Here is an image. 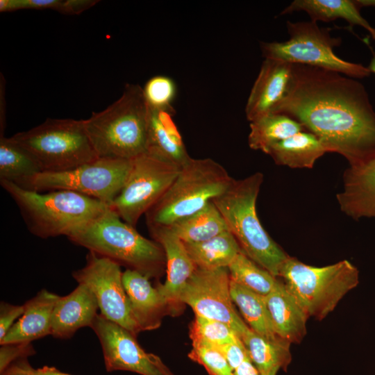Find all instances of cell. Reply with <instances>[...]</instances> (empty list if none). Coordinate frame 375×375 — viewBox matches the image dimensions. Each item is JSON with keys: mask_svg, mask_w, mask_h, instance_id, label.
Wrapping results in <instances>:
<instances>
[{"mask_svg": "<svg viewBox=\"0 0 375 375\" xmlns=\"http://www.w3.org/2000/svg\"><path fill=\"white\" fill-rule=\"evenodd\" d=\"M169 110L149 108L147 153L171 162L179 167L185 164L189 156Z\"/></svg>", "mask_w": 375, "mask_h": 375, "instance_id": "22", "label": "cell"}, {"mask_svg": "<svg viewBox=\"0 0 375 375\" xmlns=\"http://www.w3.org/2000/svg\"><path fill=\"white\" fill-rule=\"evenodd\" d=\"M184 244L196 267L204 269L228 268L242 251L229 231L201 242Z\"/></svg>", "mask_w": 375, "mask_h": 375, "instance_id": "27", "label": "cell"}, {"mask_svg": "<svg viewBox=\"0 0 375 375\" xmlns=\"http://www.w3.org/2000/svg\"><path fill=\"white\" fill-rule=\"evenodd\" d=\"M1 375H30L25 373H22L19 372L12 371L9 369H6Z\"/></svg>", "mask_w": 375, "mask_h": 375, "instance_id": "43", "label": "cell"}, {"mask_svg": "<svg viewBox=\"0 0 375 375\" xmlns=\"http://www.w3.org/2000/svg\"><path fill=\"white\" fill-rule=\"evenodd\" d=\"M169 227L185 244L201 242L228 231L224 217L212 201Z\"/></svg>", "mask_w": 375, "mask_h": 375, "instance_id": "26", "label": "cell"}, {"mask_svg": "<svg viewBox=\"0 0 375 375\" xmlns=\"http://www.w3.org/2000/svg\"><path fill=\"white\" fill-rule=\"evenodd\" d=\"M292 80V64L265 59L247 99V119L251 122L273 113L288 93Z\"/></svg>", "mask_w": 375, "mask_h": 375, "instance_id": "15", "label": "cell"}, {"mask_svg": "<svg viewBox=\"0 0 375 375\" xmlns=\"http://www.w3.org/2000/svg\"><path fill=\"white\" fill-rule=\"evenodd\" d=\"M275 333L291 343H299L306 334L308 315L283 281L265 297Z\"/></svg>", "mask_w": 375, "mask_h": 375, "instance_id": "21", "label": "cell"}, {"mask_svg": "<svg viewBox=\"0 0 375 375\" xmlns=\"http://www.w3.org/2000/svg\"><path fill=\"white\" fill-rule=\"evenodd\" d=\"M305 11L311 21L331 22L343 19L351 26H359L366 29L375 40V28L361 15L360 8L354 1L350 0H294L281 15L295 11Z\"/></svg>", "mask_w": 375, "mask_h": 375, "instance_id": "23", "label": "cell"}, {"mask_svg": "<svg viewBox=\"0 0 375 375\" xmlns=\"http://www.w3.org/2000/svg\"><path fill=\"white\" fill-rule=\"evenodd\" d=\"M148 228L153 240L162 247L166 259L167 278L157 288L169 306H175L181 303L180 294L197 267L184 243L169 226Z\"/></svg>", "mask_w": 375, "mask_h": 375, "instance_id": "16", "label": "cell"}, {"mask_svg": "<svg viewBox=\"0 0 375 375\" xmlns=\"http://www.w3.org/2000/svg\"><path fill=\"white\" fill-rule=\"evenodd\" d=\"M279 277L308 317L323 319L344 296L359 283V271L347 260L324 267L285 260Z\"/></svg>", "mask_w": 375, "mask_h": 375, "instance_id": "7", "label": "cell"}, {"mask_svg": "<svg viewBox=\"0 0 375 375\" xmlns=\"http://www.w3.org/2000/svg\"><path fill=\"white\" fill-rule=\"evenodd\" d=\"M230 281L228 268L197 267L183 288L179 301L190 306L195 315L228 324L240 338L249 327L235 308Z\"/></svg>", "mask_w": 375, "mask_h": 375, "instance_id": "13", "label": "cell"}, {"mask_svg": "<svg viewBox=\"0 0 375 375\" xmlns=\"http://www.w3.org/2000/svg\"><path fill=\"white\" fill-rule=\"evenodd\" d=\"M190 337L192 342H202L217 347L240 339L228 324L198 315H195L190 327Z\"/></svg>", "mask_w": 375, "mask_h": 375, "instance_id": "32", "label": "cell"}, {"mask_svg": "<svg viewBox=\"0 0 375 375\" xmlns=\"http://www.w3.org/2000/svg\"><path fill=\"white\" fill-rule=\"evenodd\" d=\"M149 119L143 88L128 83L117 101L84 121L98 157L133 160L147 151Z\"/></svg>", "mask_w": 375, "mask_h": 375, "instance_id": "2", "label": "cell"}, {"mask_svg": "<svg viewBox=\"0 0 375 375\" xmlns=\"http://www.w3.org/2000/svg\"><path fill=\"white\" fill-rule=\"evenodd\" d=\"M354 2L360 9L366 6L375 7V0H356Z\"/></svg>", "mask_w": 375, "mask_h": 375, "instance_id": "42", "label": "cell"}, {"mask_svg": "<svg viewBox=\"0 0 375 375\" xmlns=\"http://www.w3.org/2000/svg\"><path fill=\"white\" fill-rule=\"evenodd\" d=\"M143 92L149 108L174 112L172 103L176 96V86L171 78L163 75L151 78L143 88Z\"/></svg>", "mask_w": 375, "mask_h": 375, "instance_id": "33", "label": "cell"}, {"mask_svg": "<svg viewBox=\"0 0 375 375\" xmlns=\"http://www.w3.org/2000/svg\"><path fill=\"white\" fill-rule=\"evenodd\" d=\"M35 353L31 342H28L1 344L0 348V373L3 372L15 361L22 358H27Z\"/></svg>", "mask_w": 375, "mask_h": 375, "instance_id": "35", "label": "cell"}, {"mask_svg": "<svg viewBox=\"0 0 375 375\" xmlns=\"http://www.w3.org/2000/svg\"><path fill=\"white\" fill-rule=\"evenodd\" d=\"M256 172L235 180L228 189L212 200L242 251L276 278L289 258L262 227L256 212V201L263 181Z\"/></svg>", "mask_w": 375, "mask_h": 375, "instance_id": "4", "label": "cell"}, {"mask_svg": "<svg viewBox=\"0 0 375 375\" xmlns=\"http://www.w3.org/2000/svg\"><path fill=\"white\" fill-rule=\"evenodd\" d=\"M24 312V305H12L5 301L0 303V341L15 324L14 322Z\"/></svg>", "mask_w": 375, "mask_h": 375, "instance_id": "37", "label": "cell"}, {"mask_svg": "<svg viewBox=\"0 0 375 375\" xmlns=\"http://www.w3.org/2000/svg\"><path fill=\"white\" fill-rule=\"evenodd\" d=\"M233 178L211 158H190L163 196L145 214L147 226H170L223 194Z\"/></svg>", "mask_w": 375, "mask_h": 375, "instance_id": "6", "label": "cell"}, {"mask_svg": "<svg viewBox=\"0 0 375 375\" xmlns=\"http://www.w3.org/2000/svg\"><path fill=\"white\" fill-rule=\"evenodd\" d=\"M131 165L132 160L99 157L70 170L41 172L19 187L38 192L69 190L110 206L124 187Z\"/></svg>", "mask_w": 375, "mask_h": 375, "instance_id": "10", "label": "cell"}, {"mask_svg": "<svg viewBox=\"0 0 375 375\" xmlns=\"http://www.w3.org/2000/svg\"><path fill=\"white\" fill-rule=\"evenodd\" d=\"M230 291L233 303L252 331L268 338H280L273 328L265 297L231 280Z\"/></svg>", "mask_w": 375, "mask_h": 375, "instance_id": "30", "label": "cell"}, {"mask_svg": "<svg viewBox=\"0 0 375 375\" xmlns=\"http://www.w3.org/2000/svg\"><path fill=\"white\" fill-rule=\"evenodd\" d=\"M11 138L33 156L42 172L70 170L99 158L84 119L48 118Z\"/></svg>", "mask_w": 375, "mask_h": 375, "instance_id": "8", "label": "cell"}, {"mask_svg": "<svg viewBox=\"0 0 375 375\" xmlns=\"http://www.w3.org/2000/svg\"><path fill=\"white\" fill-rule=\"evenodd\" d=\"M249 357L260 374L278 368L286 371L291 362L290 343L264 337L250 328L240 337Z\"/></svg>", "mask_w": 375, "mask_h": 375, "instance_id": "25", "label": "cell"}, {"mask_svg": "<svg viewBox=\"0 0 375 375\" xmlns=\"http://www.w3.org/2000/svg\"><path fill=\"white\" fill-rule=\"evenodd\" d=\"M99 309L93 292L85 285L78 284L69 294L60 297L51 318V335L67 340L83 327H90Z\"/></svg>", "mask_w": 375, "mask_h": 375, "instance_id": "17", "label": "cell"}, {"mask_svg": "<svg viewBox=\"0 0 375 375\" xmlns=\"http://www.w3.org/2000/svg\"><path fill=\"white\" fill-rule=\"evenodd\" d=\"M60 296L42 289L24 304V312L0 341V344L28 342L51 335V318Z\"/></svg>", "mask_w": 375, "mask_h": 375, "instance_id": "20", "label": "cell"}, {"mask_svg": "<svg viewBox=\"0 0 375 375\" xmlns=\"http://www.w3.org/2000/svg\"><path fill=\"white\" fill-rule=\"evenodd\" d=\"M287 29L288 40L260 42L265 59L317 67L351 78H361L370 75L368 67L347 62L335 54L333 49L340 44L341 39L332 37L328 28H319L313 21H288Z\"/></svg>", "mask_w": 375, "mask_h": 375, "instance_id": "9", "label": "cell"}, {"mask_svg": "<svg viewBox=\"0 0 375 375\" xmlns=\"http://www.w3.org/2000/svg\"><path fill=\"white\" fill-rule=\"evenodd\" d=\"M326 150L312 133L303 131L272 146L267 153L278 165L312 168Z\"/></svg>", "mask_w": 375, "mask_h": 375, "instance_id": "24", "label": "cell"}, {"mask_svg": "<svg viewBox=\"0 0 375 375\" xmlns=\"http://www.w3.org/2000/svg\"><path fill=\"white\" fill-rule=\"evenodd\" d=\"M228 269L231 281L265 297L274 290L280 281L242 251Z\"/></svg>", "mask_w": 375, "mask_h": 375, "instance_id": "31", "label": "cell"}, {"mask_svg": "<svg viewBox=\"0 0 375 375\" xmlns=\"http://www.w3.org/2000/svg\"><path fill=\"white\" fill-rule=\"evenodd\" d=\"M67 238L89 251L109 258L147 277L160 276L166 266L162 247L141 235L112 210L85 223Z\"/></svg>", "mask_w": 375, "mask_h": 375, "instance_id": "3", "label": "cell"}, {"mask_svg": "<svg viewBox=\"0 0 375 375\" xmlns=\"http://www.w3.org/2000/svg\"><path fill=\"white\" fill-rule=\"evenodd\" d=\"M122 283L141 331L159 327L161 318L169 306L158 288L152 286L148 277L129 269L123 272Z\"/></svg>", "mask_w": 375, "mask_h": 375, "instance_id": "19", "label": "cell"}, {"mask_svg": "<svg viewBox=\"0 0 375 375\" xmlns=\"http://www.w3.org/2000/svg\"><path fill=\"white\" fill-rule=\"evenodd\" d=\"M17 204L28 231L41 238L68 236L110 206L69 190L38 192L0 181Z\"/></svg>", "mask_w": 375, "mask_h": 375, "instance_id": "5", "label": "cell"}, {"mask_svg": "<svg viewBox=\"0 0 375 375\" xmlns=\"http://www.w3.org/2000/svg\"><path fill=\"white\" fill-rule=\"evenodd\" d=\"M278 370H279V369L275 368V369H273L270 370L269 372H265V373H262V374H260V375H276Z\"/></svg>", "mask_w": 375, "mask_h": 375, "instance_id": "45", "label": "cell"}, {"mask_svg": "<svg viewBox=\"0 0 375 375\" xmlns=\"http://www.w3.org/2000/svg\"><path fill=\"white\" fill-rule=\"evenodd\" d=\"M217 348L224 356L233 371L249 357L247 351L241 339Z\"/></svg>", "mask_w": 375, "mask_h": 375, "instance_id": "38", "label": "cell"}, {"mask_svg": "<svg viewBox=\"0 0 375 375\" xmlns=\"http://www.w3.org/2000/svg\"><path fill=\"white\" fill-rule=\"evenodd\" d=\"M90 328L100 342L108 372L124 370L140 375H172L158 356L147 353L140 346L136 336L101 313Z\"/></svg>", "mask_w": 375, "mask_h": 375, "instance_id": "14", "label": "cell"}, {"mask_svg": "<svg viewBox=\"0 0 375 375\" xmlns=\"http://www.w3.org/2000/svg\"><path fill=\"white\" fill-rule=\"evenodd\" d=\"M233 375H260L258 369L247 357L236 369L233 371Z\"/></svg>", "mask_w": 375, "mask_h": 375, "instance_id": "41", "label": "cell"}, {"mask_svg": "<svg viewBox=\"0 0 375 375\" xmlns=\"http://www.w3.org/2000/svg\"><path fill=\"white\" fill-rule=\"evenodd\" d=\"M303 131V126L281 113H271L250 122L248 144L251 149L267 153L274 144Z\"/></svg>", "mask_w": 375, "mask_h": 375, "instance_id": "28", "label": "cell"}, {"mask_svg": "<svg viewBox=\"0 0 375 375\" xmlns=\"http://www.w3.org/2000/svg\"><path fill=\"white\" fill-rule=\"evenodd\" d=\"M122 274L119 264L89 251L85 265L74 271L72 277L93 292L104 317L137 336L142 331L132 312Z\"/></svg>", "mask_w": 375, "mask_h": 375, "instance_id": "12", "label": "cell"}, {"mask_svg": "<svg viewBox=\"0 0 375 375\" xmlns=\"http://www.w3.org/2000/svg\"><path fill=\"white\" fill-rule=\"evenodd\" d=\"M273 113L300 123L349 166L375 158V111L363 85L342 74L292 64L288 93Z\"/></svg>", "mask_w": 375, "mask_h": 375, "instance_id": "1", "label": "cell"}, {"mask_svg": "<svg viewBox=\"0 0 375 375\" xmlns=\"http://www.w3.org/2000/svg\"><path fill=\"white\" fill-rule=\"evenodd\" d=\"M99 1L96 0H63L60 13L65 15H78L92 8Z\"/></svg>", "mask_w": 375, "mask_h": 375, "instance_id": "40", "label": "cell"}, {"mask_svg": "<svg viewBox=\"0 0 375 375\" xmlns=\"http://www.w3.org/2000/svg\"><path fill=\"white\" fill-rule=\"evenodd\" d=\"M368 69H369L371 73L375 74V56L371 60Z\"/></svg>", "mask_w": 375, "mask_h": 375, "instance_id": "44", "label": "cell"}, {"mask_svg": "<svg viewBox=\"0 0 375 375\" xmlns=\"http://www.w3.org/2000/svg\"><path fill=\"white\" fill-rule=\"evenodd\" d=\"M192 346L189 358L203 365L209 375H233L226 358L217 347L197 342H192Z\"/></svg>", "mask_w": 375, "mask_h": 375, "instance_id": "34", "label": "cell"}, {"mask_svg": "<svg viewBox=\"0 0 375 375\" xmlns=\"http://www.w3.org/2000/svg\"><path fill=\"white\" fill-rule=\"evenodd\" d=\"M42 172L33 156L11 137H0V181L21 186Z\"/></svg>", "mask_w": 375, "mask_h": 375, "instance_id": "29", "label": "cell"}, {"mask_svg": "<svg viewBox=\"0 0 375 375\" xmlns=\"http://www.w3.org/2000/svg\"><path fill=\"white\" fill-rule=\"evenodd\" d=\"M180 168L147 152L135 158L126 183L110 209L135 227L140 217L166 192Z\"/></svg>", "mask_w": 375, "mask_h": 375, "instance_id": "11", "label": "cell"}, {"mask_svg": "<svg viewBox=\"0 0 375 375\" xmlns=\"http://www.w3.org/2000/svg\"><path fill=\"white\" fill-rule=\"evenodd\" d=\"M63 0H0V11L11 12L23 9H51L60 12Z\"/></svg>", "mask_w": 375, "mask_h": 375, "instance_id": "36", "label": "cell"}, {"mask_svg": "<svg viewBox=\"0 0 375 375\" xmlns=\"http://www.w3.org/2000/svg\"><path fill=\"white\" fill-rule=\"evenodd\" d=\"M6 369L30 375H71L62 372L53 367L44 366L41 368L34 369L28 363L27 358H22L15 361Z\"/></svg>", "mask_w": 375, "mask_h": 375, "instance_id": "39", "label": "cell"}, {"mask_svg": "<svg viewBox=\"0 0 375 375\" xmlns=\"http://www.w3.org/2000/svg\"><path fill=\"white\" fill-rule=\"evenodd\" d=\"M337 200L341 210L353 219L375 218V158L344 171Z\"/></svg>", "mask_w": 375, "mask_h": 375, "instance_id": "18", "label": "cell"}]
</instances>
